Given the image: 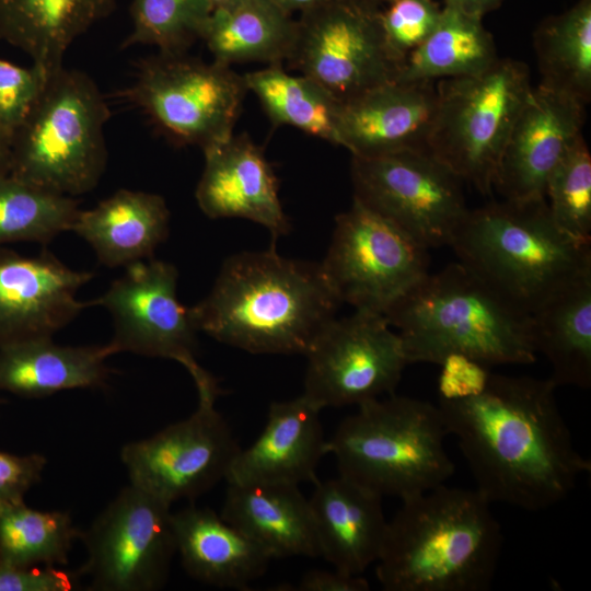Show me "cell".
I'll use <instances>...</instances> for the list:
<instances>
[{"instance_id":"7bdbcfd3","label":"cell","mask_w":591,"mask_h":591,"mask_svg":"<svg viewBox=\"0 0 591 591\" xmlns=\"http://www.w3.org/2000/svg\"><path fill=\"white\" fill-rule=\"evenodd\" d=\"M503 0H443V5L455 8L466 14L483 19L498 8Z\"/></svg>"},{"instance_id":"f35d334b","label":"cell","mask_w":591,"mask_h":591,"mask_svg":"<svg viewBox=\"0 0 591 591\" xmlns=\"http://www.w3.org/2000/svg\"><path fill=\"white\" fill-rule=\"evenodd\" d=\"M439 366L438 393L439 398L445 401L482 393L490 375L489 367L459 352L448 355Z\"/></svg>"},{"instance_id":"f546056e","label":"cell","mask_w":591,"mask_h":591,"mask_svg":"<svg viewBox=\"0 0 591 591\" xmlns=\"http://www.w3.org/2000/svg\"><path fill=\"white\" fill-rule=\"evenodd\" d=\"M483 19L442 5L440 21L428 38L403 62L396 81H439L475 74L499 57Z\"/></svg>"},{"instance_id":"8d00e7d4","label":"cell","mask_w":591,"mask_h":591,"mask_svg":"<svg viewBox=\"0 0 591 591\" xmlns=\"http://www.w3.org/2000/svg\"><path fill=\"white\" fill-rule=\"evenodd\" d=\"M442 14L434 0H392L381 9V24L393 57L403 65L432 33Z\"/></svg>"},{"instance_id":"bcb514c9","label":"cell","mask_w":591,"mask_h":591,"mask_svg":"<svg viewBox=\"0 0 591 591\" xmlns=\"http://www.w3.org/2000/svg\"><path fill=\"white\" fill-rule=\"evenodd\" d=\"M207 1L209 5L211 7V9L215 10V9L229 7L239 0H207Z\"/></svg>"},{"instance_id":"5b68a950","label":"cell","mask_w":591,"mask_h":591,"mask_svg":"<svg viewBox=\"0 0 591 591\" xmlns=\"http://www.w3.org/2000/svg\"><path fill=\"white\" fill-rule=\"evenodd\" d=\"M450 246L460 263L529 313L591 270V243L565 233L545 199L470 209Z\"/></svg>"},{"instance_id":"60d3db41","label":"cell","mask_w":591,"mask_h":591,"mask_svg":"<svg viewBox=\"0 0 591 591\" xmlns=\"http://www.w3.org/2000/svg\"><path fill=\"white\" fill-rule=\"evenodd\" d=\"M47 459L39 453L18 455L0 451V503L24 501L42 479Z\"/></svg>"},{"instance_id":"ee69618b","label":"cell","mask_w":591,"mask_h":591,"mask_svg":"<svg viewBox=\"0 0 591 591\" xmlns=\"http://www.w3.org/2000/svg\"><path fill=\"white\" fill-rule=\"evenodd\" d=\"M11 154L12 135L0 125V176L10 174Z\"/></svg>"},{"instance_id":"ba28073f","label":"cell","mask_w":591,"mask_h":591,"mask_svg":"<svg viewBox=\"0 0 591 591\" xmlns=\"http://www.w3.org/2000/svg\"><path fill=\"white\" fill-rule=\"evenodd\" d=\"M532 86L529 67L498 58L482 72L437 81L428 150L483 195L494 190L512 126Z\"/></svg>"},{"instance_id":"603a6c76","label":"cell","mask_w":591,"mask_h":591,"mask_svg":"<svg viewBox=\"0 0 591 591\" xmlns=\"http://www.w3.org/2000/svg\"><path fill=\"white\" fill-rule=\"evenodd\" d=\"M227 484L220 515L260 546L271 559L320 556L309 499L298 485Z\"/></svg>"},{"instance_id":"3957f363","label":"cell","mask_w":591,"mask_h":591,"mask_svg":"<svg viewBox=\"0 0 591 591\" xmlns=\"http://www.w3.org/2000/svg\"><path fill=\"white\" fill-rule=\"evenodd\" d=\"M491 502L440 485L402 500L387 521L375 575L385 591H487L502 545Z\"/></svg>"},{"instance_id":"30bf717a","label":"cell","mask_w":591,"mask_h":591,"mask_svg":"<svg viewBox=\"0 0 591 591\" xmlns=\"http://www.w3.org/2000/svg\"><path fill=\"white\" fill-rule=\"evenodd\" d=\"M354 199L427 248L451 244L470 208L462 179L428 150L351 157Z\"/></svg>"},{"instance_id":"484cf974","label":"cell","mask_w":591,"mask_h":591,"mask_svg":"<svg viewBox=\"0 0 591 591\" xmlns=\"http://www.w3.org/2000/svg\"><path fill=\"white\" fill-rule=\"evenodd\" d=\"M108 346H63L38 337L0 346V391L38 398L76 389L103 386Z\"/></svg>"},{"instance_id":"7dc6e473","label":"cell","mask_w":591,"mask_h":591,"mask_svg":"<svg viewBox=\"0 0 591 591\" xmlns=\"http://www.w3.org/2000/svg\"><path fill=\"white\" fill-rule=\"evenodd\" d=\"M350 1L362 2V3H367V4L381 7L382 4L385 5V4L390 3L392 0H350Z\"/></svg>"},{"instance_id":"1f68e13d","label":"cell","mask_w":591,"mask_h":591,"mask_svg":"<svg viewBox=\"0 0 591 591\" xmlns=\"http://www.w3.org/2000/svg\"><path fill=\"white\" fill-rule=\"evenodd\" d=\"M533 45L540 85L587 105L591 100V0H577L542 21Z\"/></svg>"},{"instance_id":"8992f818","label":"cell","mask_w":591,"mask_h":591,"mask_svg":"<svg viewBox=\"0 0 591 591\" xmlns=\"http://www.w3.org/2000/svg\"><path fill=\"white\" fill-rule=\"evenodd\" d=\"M441 410L429 402L391 394L357 406L328 439L339 475L401 500L429 491L453 475Z\"/></svg>"},{"instance_id":"7402d4cb","label":"cell","mask_w":591,"mask_h":591,"mask_svg":"<svg viewBox=\"0 0 591 591\" xmlns=\"http://www.w3.org/2000/svg\"><path fill=\"white\" fill-rule=\"evenodd\" d=\"M382 499L341 475L315 483L309 503L320 556L334 569L361 575L378 561L387 529Z\"/></svg>"},{"instance_id":"52a82bcc","label":"cell","mask_w":591,"mask_h":591,"mask_svg":"<svg viewBox=\"0 0 591 591\" xmlns=\"http://www.w3.org/2000/svg\"><path fill=\"white\" fill-rule=\"evenodd\" d=\"M109 116L92 78L63 66L12 135L10 175L69 197L92 190L106 166Z\"/></svg>"},{"instance_id":"e0dca14e","label":"cell","mask_w":591,"mask_h":591,"mask_svg":"<svg viewBox=\"0 0 591 591\" xmlns=\"http://www.w3.org/2000/svg\"><path fill=\"white\" fill-rule=\"evenodd\" d=\"M586 106L543 85L532 88L512 126L496 174L494 189L503 199H545L548 176L582 134Z\"/></svg>"},{"instance_id":"9a60e30c","label":"cell","mask_w":591,"mask_h":591,"mask_svg":"<svg viewBox=\"0 0 591 591\" xmlns=\"http://www.w3.org/2000/svg\"><path fill=\"white\" fill-rule=\"evenodd\" d=\"M304 356L302 395L321 410L393 394L409 364L399 334L383 314L367 310L335 317Z\"/></svg>"},{"instance_id":"277c9868","label":"cell","mask_w":591,"mask_h":591,"mask_svg":"<svg viewBox=\"0 0 591 591\" xmlns=\"http://www.w3.org/2000/svg\"><path fill=\"white\" fill-rule=\"evenodd\" d=\"M383 315L409 364H440L453 352L487 367L536 360L531 314L460 262L428 274Z\"/></svg>"},{"instance_id":"f1b7e54d","label":"cell","mask_w":591,"mask_h":591,"mask_svg":"<svg viewBox=\"0 0 591 591\" xmlns=\"http://www.w3.org/2000/svg\"><path fill=\"white\" fill-rule=\"evenodd\" d=\"M298 35V20L274 0H239L211 11L202 39L213 61L267 65L289 61Z\"/></svg>"},{"instance_id":"e575fe53","label":"cell","mask_w":591,"mask_h":591,"mask_svg":"<svg viewBox=\"0 0 591 591\" xmlns=\"http://www.w3.org/2000/svg\"><path fill=\"white\" fill-rule=\"evenodd\" d=\"M211 11L207 0H134L132 28L123 47L141 44L159 53H185L200 39Z\"/></svg>"},{"instance_id":"b9f144b4","label":"cell","mask_w":591,"mask_h":591,"mask_svg":"<svg viewBox=\"0 0 591 591\" xmlns=\"http://www.w3.org/2000/svg\"><path fill=\"white\" fill-rule=\"evenodd\" d=\"M370 584L360 575H350L334 569L310 570L303 575L294 590L297 591H368Z\"/></svg>"},{"instance_id":"4dcf8cb0","label":"cell","mask_w":591,"mask_h":591,"mask_svg":"<svg viewBox=\"0 0 591 591\" xmlns=\"http://www.w3.org/2000/svg\"><path fill=\"white\" fill-rule=\"evenodd\" d=\"M270 121L290 126L339 146L338 119L341 101L313 79L291 74L282 63L243 74Z\"/></svg>"},{"instance_id":"d6986e66","label":"cell","mask_w":591,"mask_h":591,"mask_svg":"<svg viewBox=\"0 0 591 591\" xmlns=\"http://www.w3.org/2000/svg\"><path fill=\"white\" fill-rule=\"evenodd\" d=\"M437 103V81L394 80L367 90L341 102L339 146L360 158L428 150Z\"/></svg>"},{"instance_id":"ab89813d","label":"cell","mask_w":591,"mask_h":591,"mask_svg":"<svg viewBox=\"0 0 591 591\" xmlns=\"http://www.w3.org/2000/svg\"><path fill=\"white\" fill-rule=\"evenodd\" d=\"M79 570L55 566L14 567L0 564V591H70L79 586Z\"/></svg>"},{"instance_id":"cb8c5ba5","label":"cell","mask_w":591,"mask_h":591,"mask_svg":"<svg viewBox=\"0 0 591 591\" xmlns=\"http://www.w3.org/2000/svg\"><path fill=\"white\" fill-rule=\"evenodd\" d=\"M185 571L217 588L245 590L267 570L271 557L237 528L209 508L187 507L172 513Z\"/></svg>"},{"instance_id":"7a4b0ae2","label":"cell","mask_w":591,"mask_h":591,"mask_svg":"<svg viewBox=\"0 0 591 591\" xmlns=\"http://www.w3.org/2000/svg\"><path fill=\"white\" fill-rule=\"evenodd\" d=\"M341 302L320 264L274 245L227 258L210 292L189 309L197 331L252 354L305 355Z\"/></svg>"},{"instance_id":"f6af8a7d","label":"cell","mask_w":591,"mask_h":591,"mask_svg":"<svg viewBox=\"0 0 591 591\" xmlns=\"http://www.w3.org/2000/svg\"><path fill=\"white\" fill-rule=\"evenodd\" d=\"M286 12L292 14L293 12L309 11L327 0H274Z\"/></svg>"},{"instance_id":"d4e9b609","label":"cell","mask_w":591,"mask_h":591,"mask_svg":"<svg viewBox=\"0 0 591 591\" xmlns=\"http://www.w3.org/2000/svg\"><path fill=\"white\" fill-rule=\"evenodd\" d=\"M164 198L119 189L89 210H80L71 231L82 237L106 267H127L152 257L169 234Z\"/></svg>"},{"instance_id":"74e56055","label":"cell","mask_w":591,"mask_h":591,"mask_svg":"<svg viewBox=\"0 0 591 591\" xmlns=\"http://www.w3.org/2000/svg\"><path fill=\"white\" fill-rule=\"evenodd\" d=\"M48 76L39 67H20L0 59V125L11 135L39 99Z\"/></svg>"},{"instance_id":"ffe728a7","label":"cell","mask_w":591,"mask_h":591,"mask_svg":"<svg viewBox=\"0 0 591 591\" xmlns=\"http://www.w3.org/2000/svg\"><path fill=\"white\" fill-rule=\"evenodd\" d=\"M196 201L211 219L241 218L265 227L271 245L289 232L275 173L262 149L245 135H233L206 151Z\"/></svg>"},{"instance_id":"836d02e7","label":"cell","mask_w":591,"mask_h":591,"mask_svg":"<svg viewBox=\"0 0 591 591\" xmlns=\"http://www.w3.org/2000/svg\"><path fill=\"white\" fill-rule=\"evenodd\" d=\"M79 211L73 197L10 174L0 176V246L13 242L47 244L71 231Z\"/></svg>"},{"instance_id":"7c38bea8","label":"cell","mask_w":591,"mask_h":591,"mask_svg":"<svg viewBox=\"0 0 591 591\" xmlns=\"http://www.w3.org/2000/svg\"><path fill=\"white\" fill-rule=\"evenodd\" d=\"M178 271L164 260L146 259L125 273L94 304L108 311L114 334L113 355L132 352L181 363L192 375L197 394L220 393L216 379L196 359V333L189 309L177 299Z\"/></svg>"},{"instance_id":"8fae6325","label":"cell","mask_w":591,"mask_h":591,"mask_svg":"<svg viewBox=\"0 0 591 591\" xmlns=\"http://www.w3.org/2000/svg\"><path fill=\"white\" fill-rule=\"evenodd\" d=\"M429 248L357 200L335 219L321 268L341 303L385 311L429 274Z\"/></svg>"},{"instance_id":"d590c367","label":"cell","mask_w":591,"mask_h":591,"mask_svg":"<svg viewBox=\"0 0 591 591\" xmlns=\"http://www.w3.org/2000/svg\"><path fill=\"white\" fill-rule=\"evenodd\" d=\"M545 200L565 233L591 243V154L582 134L548 176Z\"/></svg>"},{"instance_id":"4316f807","label":"cell","mask_w":591,"mask_h":591,"mask_svg":"<svg viewBox=\"0 0 591 591\" xmlns=\"http://www.w3.org/2000/svg\"><path fill=\"white\" fill-rule=\"evenodd\" d=\"M116 0H0V40L24 51L49 77L71 44L105 19Z\"/></svg>"},{"instance_id":"44dd1931","label":"cell","mask_w":591,"mask_h":591,"mask_svg":"<svg viewBox=\"0 0 591 591\" xmlns=\"http://www.w3.org/2000/svg\"><path fill=\"white\" fill-rule=\"evenodd\" d=\"M321 409L302 394L274 402L257 439L240 450L227 483H316V468L328 454V439L320 420Z\"/></svg>"},{"instance_id":"2e32d148","label":"cell","mask_w":591,"mask_h":591,"mask_svg":"<svg viewBox=\"0 0 591 591\" xmlns=\"http://www.w3.org/2000/svg\"><path fill=\"white\" fill-rule=\"evenodd\" d=\"M217 394L198 395L189 417L125 444L120 461L129 484L172 506L225 480L241 447L217 410Z\"/></svg>"},{"instance_id":"9c48e42d","label":"cell","mask_w":591,"mask_h":591,"mask_svg":"<svg viewBox=\"0 0 591 591\" xmlns=\"http://www.w3.org/2000/svg\"><path fill=\"white\" fill-rule=\"evenodd\" d=\"M247 92L244 76L229 66L159 53L141 60L121 94L171 140L204 152L234 135Z\"/></svg>"},{"instance_id":"6da1fadb","label":"cell","mask_w":591,"mask_h":591,"mask_svg":"<svg viewBox=\"0 0 591 591\" xmlns=\"http://www.w3.org/2000/svg\"><path fill=\"white\" fill-rule=\"evenodd\" d=\"M547 379L490 373L484 391L440 399L447 430L456 437L476 489L491 503L542 511L591 472L575 448Z\"/></svg>"},{"instance_id":"4fadbf2b","label":"cell","mask_w":591,"mask_h":591,"mask_svg":"<svg viewBox=\"0 0 591 591\" xmlns=\"http://www.w3.org/2000/svg\"><path fill=\"white\" fill-rule=\"evenodd\" d=\"M88 553L79 569L93 590L154 591L164 587L176 544L171 505L129 484L81 532Z\"/></svg>"},{"instance_id":"ac0fdd59","label":"cell","mask_w":591,"mask_h":591,"mask_svg":"<svg viewBox=\"0 0 591 591\" xmlns=\"http://www.w3.org/2000/svg\"><path fill=\"white\" fill-rule=\"evenodd\" d=\"M92 277L49 252L24 256L0 246V346L53 337L84 309L77 294Z\"/></svg>"},{"instance_id":"83f0119b","label":"cell","mask_w":591,"mask_h":591,"mask_svg":"<svg viewBox=\"0 0 591 591\" xmlns=\"http://www.w3.org/2000/svg\"><path fill=\"white\" fill-rule=\"evenodd\" d=\"M536 354L551 364L555 386H591V270L549 296L531 313Z\"/></svg>"},{"instance_id":"d6a6232c","label":"cell","mask_w":591,"mask_h":591,"mask_svg":"<svg viewBox=\"0 0 591 591\" xmlns=\"http://www.w3.org/2000/svg\"><path fill=\"white\" fill-rule=\"evenodd\" d=\"M81 532L63 511H40L24 501L0 503V564L63 566Z\"/></svg>"},{"instance_id":"5bb4252c","label":"cell","mask_w":591,"mask_h":591,"mask_svg":"<svg viewBox=\"0 0 591 591\" xmlns=\"http://www.w3.org/2000/svg\"><path fill=\"white\" fill-rule=\"evenodd\" d=\"M289 62L341 102L394 81L401 69L385 40L381 8L350 0H327L300 13Z\"/></svg>"}]
</instances>
